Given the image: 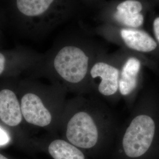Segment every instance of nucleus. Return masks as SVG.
I'll return each instance as SVG.
<instances>
[{
	"instance_id": "nucleus-12",
	"label": "nucleus",
	"mask_w": 159,
	"mask_h": 159,
	"mask_svg": "<svg viewBox=\"0 0 159 159\" xmlns=\"http://www.w3.org/2000/svg\"><path fill=\"white\" fill-rule=\"evenodd\" d=\"M153 30L155 40L159 46V17H156L153 20Z\"/></svg>"
},
{
	"instance_id": "nucleus-14",
	"label": "nucleus",
	"mask_w": 159,
	"mask_h": 159,
	"mask_svg": "<svg viewBox=\"0 0 159 159\" xmlns=\"http://www.w3.org/2000/svg\"><path fill=\"white\" fill-rule=\"evenodd\" d=\"M10 141V138L5 131L0 127V146L6 145Z\"/></svg>"
},
{
	"instance_id": "nucleus-13",
	"label": "nucleus",
	"mask_w": 159,
	"mask_h": 159,
	"mask_svg": "<svg viewBox=\"0 0 159 159\" xmlns=\"http://www.w3.org/2000/svg\"><path fill=\"white\" fill-rule=\"evenodd\" d=\"M81 2L88 6L100 7L105 1L104 0H79Z\"/></svg>"
},
{
	"instance_id": "nucleus-11",
	"label": "nucleus",
	"mask_w": 159,
	"mask_h": 159,
	"mask_svg": "<svg viewBox=\"0 0 159 159\" xmlns=\"http://www.w3.org/2000/svg\"><path fill=\"white\" fill-rule=\"evenodd\" d=\"M48 152L54 159H88L83 151L63 139L51 141Z\"/></svg>"
},
{
	"instance_id": "nucleus-9",
	"label": "nucleus",
	"mask_w": 159,
	"mask_h": 159,
	"mask_svg": "<svg viewBox=\"0 0 159 159\" xmlns=\"http://www.w3.org/2000/svg\"><path fill=\"white\" fill-rule=\"evenodd\" d=\"M21 109L24 119L30 124L46 127L53 122L54 115L51 110L37 94H25L21 99Z\"/></svg>"
},
{
	"instance_id": "nucleus-1",
	"label": "nucleus",
	"mask_w": 159,
	"mask_h": 159,
	"mask_svg": "<svg viewBox=\"0 0 159 159\" xmlns=\"http://www.w3.org/2000/svg\"><path fill=\"white\" fill-rule=\"evenodd\" d=\"M116 139L119 159H159V94L156 89L140 93Z\"/></svg>"
},
{
	"instance_id": "nucleus-8",
	"label": "nucleus",
	"mask_w": 159,
	"mask_h": 159,
	"mask_svg": "<svg viewBox=\"0 0 159 159\" xmlns=\"http://www.w3.org/2000/svg\"><path fill=\"white\" fill-rule=\"evenodd\" d=\"M99 8V19L104 24L123 28L142 29L144 23V4L141 0L104 1Z\"/></svg>"
},
{
	"instance_id": "nucleus-2",
	"label": "nucleus",
	"mask_w": 159,
	"mask_h": 159,
	"mask_svg": "<svg viewBox=\"0 0 159 159\" xmlns=\"http://www.w3.org/2000/svg\"><path fill=\"white\" fill-rule=\"evenodd\" d=\"M69 110L64 125L66 139L86 155L100 153L116 139L119 129L116 119L102 102L80 97Z\"/></svg>"
},
{
	"instance_id": "nucleus-6",
	"label": "nucleus",
	"mask_w": 159,
	"mask_h": 159,
	"mask_svg": "<svg viewBox=\"0 0 159 159\" xmlns=\"http://www.w3.org/2000/svg\"><path fill=\"white\" fill-rule=\"evenodd\" d=\"M120 50L119 91L120 98L133 108L143 88V68L148 64L144 56L125 50Z\"/></svg>"
},
{
	"instance_id": "nucleus-4",
	"label": "nucleus",
	"mask_w": 159,
	"mask_h": 159,
	"mask_svg": "<svg viewBox=\"0 0 159 159\" xmlns=\"http://www.w3.org/2000/svg\"><path fill=\"white\" fill-rule=\"evenodd\" d=\"M120 50L111 54L103 51L98 54L89 71L90 93L109 102H116L120 100Z\"/></svg>"
},
{
	"instance_id": "nucleus-7",
	"label": "nucleus",
	"mask_w": 159,
	"mask_h": 159,
	"mask_svg": "<svg viewBox=\"0 0 159 159\" xmlns=\"http://www.w3.org/2000/svg\"><path fill=\"white\" fill-rule=\"evenodd\" d=\"M73 0H16L19 14L27 20L53 25L71 11Z\"/></svg>"
},
{
	"instance_id": "nucleus-5",
	"label": "nucleus",
	"mask_w": 159,
	"mask_h": 159,
	"mask_svg": "<svg viewBox=\"0 0 159 159\" xmlns=\"http://www.w3.org/2000/svg\"><path fill=\"white\" fill-rule=\"evenodd\" d=\"M95 32L127 51L143 56L158 52L156 40L142 29L123 28L102 23L97 27Z\"/></svg>"
},
{
	"instance_id": "nucleus-3",
	"label": "nucleus",
	"mask_w": 159,
	"mask_h": 159,
	"mask_svg": "<svg viewBox=\"0 0 159 159\" xmlns=\"http://www.w3.org/2000/svg\"><path fill=\"white\" fill-rule=\"evenodd\" d=\"M104 50L89 41L66 44L57 50L51 68L57 77L82 94L90 93L89 74L91 65Z\"/></svg>"
},
{
	"instance_id": "nucleus-16",
	"label": "nucleus",
	"mask_w": 159,
	"mask_h": 159,
	"mask_svg": "<svg viewBox=\"0 0 159 159\" xmlns=\"http://www.w3.org/2000/svg\"><path fill=\"white\" fill-rule=\"evenodd\" d=\"M0 159H7V157H6L2 155L1 154H0Z\"/></svg>"
},
{
	"instance_id": "nucleus-10",
	"label": "nucleus",
	"mask_w": 159,
	"mask_h": 159,
	"mask_svg": "<svg viewBox=\"0 0 159 159\" xmlns=\"http://www.w3.org/2000/svg\"><path fill=\"white\" fill-rule=\"evenodd\" d=\"M23 114L16 94L4 89L0 91V119L11 127L18 125L22 121Z\"/></svg>"
},
{
	"instance_id": "nucleus-15",
	"label": "nucleus",
	"mask_w": 159,
	"mask_h": 159,
	"mask_svg": "<svg viewBox=\"0 0 159 159\" xmlns=\"http://www.w3.org/2000/svg\"><path fill=\"white\" fill-rule=\"evenodd\" d=\"M6 58L0 52V75L2 74L5 69Z\"/></svg>"
}]
</instances>
